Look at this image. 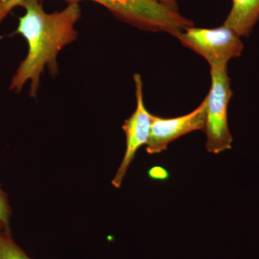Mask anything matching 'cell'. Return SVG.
Masks as SVG:
<instances>
[{
	"instance_id": "8",
	"label": "cell",
	"mask_w": 259,
	"mask_h": 259,
	"mask_svg": "<svg viewBox=\"0 0 259 259\" xmlns=\"http://www.w3.org/2000/svg\"><path fill=\"white\" fill-rule=\"evenodd\" d=\"M0 259H32L13 240L10 230L0 231Z\"/></svg>"
},
{
	"instance_id": "7",
	"label": "cell",
	"mask_w": 259,
	"mask_h": 259,
	"mask_svg": "<svg viewBox=\"0 0 259 259\" xmlns=\"http://www.w3.org/2000/svg\"><path fill=\"white\" fill-rule=\"evenodd\" d=\"M259 19V0H232V8L223 25L240 37H248Z\"/></svg>"
},
{
	"instance_id": "11",
	"label": "cell",
	"mask_w": 259,
	"mask_h": 259,
	"mask_svg": "<svg viewBox=\"0 0 259 259\" xmlns=\"http://www.w3.org/2000/svg\"><path fill=\"white\" fill-rule=\"evenodd\" d=\"M148 177L152 180L164 181L168 180L169 173L163 167L154 166L148 171Z\"/></svg>"
},
{
	"instance_id": "3",
	"label": "cell",
	"mask_w": 259,
	"mask_h": 259,
	"mask_svg": "<svg viewBox=\"0 0 259 259\" xmlns=\"http://www.w3.org/2000/svg\"><path fill=\"white\" fill-rule=\"evenodd\" d=\"M211 88L205 97L207 102L206 149L218 154L232 148L233 136L228 122V107L233 96L231 79L227 68L210 67Z\"/></svg>"
},
{
	"instance_id": "4",
	"label": "cell",
	"mask_w": 259,
	"mask_h": 259,
	"mask_svg": "<svg viewBox=\"0 0 259 259\" xmlns=\"http://www.w3.org/2000/svg\"><path fill=\"white\" fill-rule=\"evenodd\" d=\"M174 36L203 57L210 67L227 68L228 62L239 57L243 50L241 37L223 25L215 28L191 27Z\"/></svg>"
},
{
	"instance_id": "9",
	"label": "cell",
	"mask_w": 259,
	"mask_h": 259,
	"mask_svg": "<svg viewBox=\"0 0 259 259\" xmlns=\"http://www.w3.org/2000/svg\"><path fill=\"white\" fill-rule=\"evenodd\" d=\"M10 216H11V208H10L8 195L2 189L1 184H0V221L9 228Z\"/></svg>"
},
{
	"instance_id": "10",
	"label": "cell",
	"mask_w": 259,
	"mask_h": 259,
	"mask_svg": "<svg viewBox=\"0 0 259 259\" xmlns=\"http://www.w3.org/2000/svg\"><path fill=\"white\" fill-rule=\"evenodd\" d=\"M25 0H0V23L10 12L17 6H22Z\"/></svg>"
},
{
	"instance_id": "6",
	"label": "cell",
	"mask_w": 259,
	"mask_h": 259,
	"mask_svg": "<svg viewBox=\"0 0 259 259\" xmlns=\"http://www.w3.org/2000/svg\"><path fill=\"white\" fill-rule=\"evenodd\" d=\"M136 86V108L129 118L125 120L122 130L125 134L126 150L124 157L112 181V185L120 188L130 165L134 161L139 148L146 145L151 127V115L144 104L143 81L141 75H134Z\"/></svg>"
},
{
	"instance_id": "12",
	"label": "cell",
	"mask_w": 259,
	"mask_h": 259,
	"mask_svg": "<svg viewBox=\"0 0 259 259\" xmlns=\"http://www.w3.org/2000/svg\"><path fill=\"white\" fill-rule=\"evenodd\" d=\"M160 3H163V5H166L168 8L171 9L179 11L178 2L177 0H158Z\"/></svg>"
},
{
	"instance_id": "5",
	"label": "cell",
	"mask_w": 259,
	"mask_h": 259,
	"mask_svg": "<svg viewBox=\"0 0 259 259\" xmlns=\"http://www.w3.org/2000/svg\"><path fill=\"white\" fill-rule=\"evenodd\" d=\"M207 102L204 98L197 108L187 115L173 118L151 115V127L146 144L148 154H158L166 151L168 145L196 131H204Z\"/></svg>"
},
{
	"instance_id": "1",
	"label": "cell",
	"mask_w": 259,
	"mask_h": 259,
	"mask_svg": "<svg viewBox=\"0 0 259 259\" xmlns=\"http://www.w3.org/2000/svg\"><path fill=\"white\" fill-rule=\"evenodd\" d=\"M22 6L25 13L19 18L16 32L26 40L28 51L12 78L10 89L20 93L30 81L29 95L35 97L45 67L56 74L58 55L76 38L75 25L81 16V8L79 2H73L61 11L47 13L38 0H25Z\"/></svg>"
},
{
	"instance_id": "2",
	"label": "cell",
	"mask_w": 259,
	"mask_h": 259,
	"mask_svg": "<svg viewBox=\"0 0 259 259\" xmlns=\"http://www.w3.org/2000/svg\"><path fill=\"white\" fill-rule=\"evenodd\" d=\"M69 3L79 0H68ZM122 21L151 32L176 35L194 26L193 22L158 0H93Z\"/></svg>"
},
{
	"instance_id": "13",
	"label": "cell",
	"mask_w": 259,
	"mask_h": 259,
	"mask_svg": "<svg viewBox=\"0 0 259 259\" xmlns=\"http://www.w3.org/2000/svg\"><path fill=\"white\" fill-rule=\"evenodd\" d=\"M5 229L10 230V228H9V227L5 226L4 223H3V222H1V221H0V231H3V230H5Z\"/></svg>"
}]
</instances>
